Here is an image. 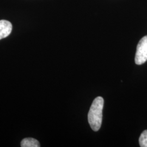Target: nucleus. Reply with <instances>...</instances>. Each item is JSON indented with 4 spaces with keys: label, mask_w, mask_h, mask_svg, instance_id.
<instances>
[{
    "label": "nucleus",
    "mask_w": 147,
    "mask_h": 147,
    "mask_svg": "<svg viewBox=\"0 0 147 147\" xmlns=\"http://www.w3.org/2000/svg\"><path fill=\"white\" fill-rule=\"evenodd\" d=\"M104 99L98 96L95 99L90 106L88 115V120L92 129L98 131L100 129L102 119Z\"/></svg>",
    "instance_id": "f257e3e1"
},
{
    "label": "nucleus",
    "mask_w": 147,
    "mask_h": 147,
    "mask_svg": "<svg viewBox=\"0 0 147 147\" xmlns=\"http://www.w3.org/2000/svg\"><path fill=\"white\" fill-rule=\"evenodd\" d=\"M135 61L137 65H141L147 61V36L143 37L137 45Z\"/></svg>",
    "instance_id": "f03ea898"
},
{
    "label": "nucleus",
    "mask_w": 147,
    "mask_h": 147,
    "mask_svg": "<svg viewBox=\"0 0 147 147\" xmlns=\"http://www.w3.org/2000/svg\"><path fill=\"white\" fill-rule=\"evenodd\" d=\"M12 25L9 21L0 20V40L8 37L12 31Z\"/></svg>",
    "instance_id": "7ed1b4c3"
},
{
    "label": "nucleus",
    "mask_w": 147,
    "mask_h": 147,
    "mask_svg": "<svg viewBox=\"0 0 147 147\" xmlns=\"http://www.w3.org/2000/svg\"><path fill=\"white\" fill-rule=\"evenodd\" d=\"M40 143L37 140L33 138H26L21 142L22 147H39Z\"/></svg>",
    "instance_id": "20e7f679"
},
{
    "label": "nucleus",
    "mask_w": 147,
    "mask_h": 147,
    "mask_svg": "<svg viewBox=\"0 0 147 147\" xmlns=\"http://www.w3.org/2000/svg\"><path fill=\"white\" fill-rule=\"evenodd\" d=\"M140 146L141 147H147V130L143 131L139 138Z\"/></svg>",
    "instance_id": "39448f33"
}]
</instances>
